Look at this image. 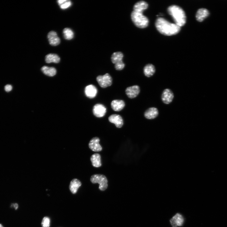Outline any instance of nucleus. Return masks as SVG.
<instances>
[{
    "label": "nucleus",
    "instance_id": "obj_1",
    "mask_svg": "<svg viewBox=\"0 0 227 227\" xmlns=\"http://www.w3.org/2000/svg\"><path fill=\"white\" fill-rule=\"evenodd\" d=\"M155 26L161 34L166 36L175 35L179 32L181 27L175 24L171 23L162 17L157 18L155 22Z\"/></svg>",
    "mask_w": 227,
    "mask_h": 227
},
{
    "label": "nucleus",
    "instance_id": "obj_2",
    "mask_svg": "<svg viewBox=\"0 0 227 227\" xmlns=\"http://www.w3.org/2000/svg\"><path fill=\"white\" fill-rule=\"evenodd\" d=\"M168 13L174 19L175 24L181 27L184 26L187 21V16L183 9L176 5L169 6L167 9Z\"/></svg>",
    "mask_w": 227,
    "mask_h": 227
},
{
    "label": "nucleus",
    "instance_id": "obj_3",
    "mask_svg": "<svg viewBox=\"0 0 227 227\" xmlns=\"http://www.w3.org/2000/svg\"><path fill=\"white\" fill-rule=\"evenodd\" d=\"M131 18L135 25L139 28L144 29L148 26L149 20L142 12L133 11L131 14Z\"/></svg>",
    "mask_w": 227,
    "mask_h": 227
},
{
    "label": "nucleus",
    "instance_id": "obj_4",
    "mask_svg": "<svg viewBox=\"0 0 227 227\" xmlns=\"http://www.w3.org/2000/svg\"><path fill=\"white\" fill-rule=\"evenodd\" d=\"M90 181L93 184H100L99 188L101 191H104L108 188V180L104 175L95 174L91 177Z\"/></svg>",
    "mask_w": 227,
    "mask_h": 227
},
{
    "label": "nucleus",
    "instance_id": "obj_5",
    "mask_svg": "<svg viewBox=\"0 0 227 227\" xmlns=\"http://www.w3.org/2000/svg\"><path fill=\"white\" fill-rule=\"evenodd\" d=\"M97 81L101 87L105 88L112 85V79L108 73L103 76H99L97 77Z\"/></svg>",
    "mask_w": 227,
    "mask_h": 227
},
{
    "label": "nucleus",
    "instance_id": "obj_6",
    "mask_svg": "<svg viewBox=\"0 0 227 227\" xmlns=\"http://www.w3.org/2000/svg\"><path fill=\"white\" fill-rule=\"evenodd\" d=\"M126 95L130 99H133L137 97L140 92V87L134 85L127 87L125 90Z\"/></svg>",
    "mask_w": 227,
    "mask_h": 227
},
{
    "label": "nucleus",
    "instance_id": "obj_7",
    "mask_svg": "<svg viewBox=\"0 0 227 227\" xmlns=\"http://www.w3.org/2000/svg\"><path fill=\"white\" fill-rule=\"evenodd\" d=\"M93 112L94 115L97 118L104 117L106 112V108L103 104H97L94 107Z\"/></svg>",
    "mask_w": 227,
    "mask_h": 227
},
{
    "label": "nucleus",
    "instance_id": "obj_8",
    "mask_svg": "<svg viewBox=\"0 0 227 227\" xmlns=\"http://www.w3.org/2000/svg\"><path fill=\"white\" fill-rule=\"evenodd\" d=\"M174 97V94L172 91L167 88L163 91L162 95V100L165 104H169L172 102Z\"/></svg>",
    "mask_w": 227,
    "mask_h": 227
},
{
    "label": "nucleus",
    "instance_id": "obj_9",
    "mask_svg": "<svg viewBox=\"0 0 227 227\" xmlns=\"http://www.w3.org/2000/svg\"><path fill=\"white\" fill-rule=\"evenodd\" d=\"M170 221L172 227H177L183 225L184 219L182 215L177 213L170 219Z\"/></svg>",
    "mask_w": 227,
    "mask_h": 227
},
{
    "label": "nucleus",
    "instance_id": "obj_10",
    "mask_svg": "<svg viewBox=\"0 0 227 227\" xmlns=\"http://www.w3.org/2000/svg\"><path fill=\"white\" fill-rule=\"evenodd\" d=\"M48 38L50 44L52 46H57L60 43V38L58 36L57 33L54 31H52L49 33Z\"/></svg>",
    "mask_w": 227,
    "mask_h": 227
},
{
    "label": "nucleus",
    "instance_id": "obj_11",
    "mask_svg": "<svg viewBox=\"0 0 227 227\" xmlns=\"http://www.w3.org/2000/svg\"><path fill=\"white\" fill-rule=\"evenodd\" d=\"M97 92V88L92 85H88L85 88V94L87 97L90 99L95 98L96 96Z\"/></svg>",
    "mask_w": 227,
    "mask_h": 227
},
{
    "label": "nucleus",
    "instance_id": "obj_12",
    "mask_svg": "<svg viewBox=\"0 0 227 227\" xmlns=\"http://www.w3.org/2000/svg\"><path fill=\"white\" fill-rule=\"evenodd\" d=\"M100 139L97 137L92 138L89 144V148L94 151L99 152L102 150L101 146L100 144Z\"/></svg>",
    "mask_w": 227,
    "mask_h": 227
},
{
    "label": "nucleus",
    "instance_id": "obj_13",
    "mask_svg": "<svg viewBox=\"0 0 227 227\" xmlns=\"http://www.w3.org/2000/svg\"><path fill=\"white\" fill-rule=\"evenodd\" d=\"M111 123L114 124L116 127L118 128L122 127L123 125V121L122 117L117 114H113L110 116L108 118Z\"/></svg>",
    "mask_w": 227,
    "mask_h": 227
},
{
    "label": "nucleus",
    "instance_id": "obj_14",
    "mask_svg": "<svg viewBox=\"0 0 227 227\" xmlns=\"http://www.w3.org/2000/svg\"><path fill=\"white\" fill-rule=\"evenodd\" d=\"M210 14V12L207 9L204 8H200L197 10L196 13V20L199 22H202L208 17Z\"/></svg>",
    "mask_w": 227,
    "mask_h": 227
},
{
    "label": "nucleus",
    "instance_id": "obj_15",
    "mask_svg": "<svg viewBox=\"0 0 227 227\" xmlns=\"http://www.w3.org/2000/svg\"><path fill=\"white\" fill-rule=\"evenodd\" d=\"M159 115V111L157 108L155 107L150 108L145 112L144 116L146 119L149 120L153 119L156 118Z\"/></svg>",
    "mask_w": 227,
    "mask_h": 227
},
{
    "label": "nucleus",
    "instance_id": "obj_16",
    "mask_svg": "<svg viewBox=\"0 0 227 227\" xmlns=\"http://www.w3.org/2000/svg\"><path fill=\"white\" fill-rule=\"evenodd\" d=\"M111 105L112 108L114 110L120 111L124 107L125 103L122 100H115L112 101Z\"/></svg>",
    "mask_w": 227,
    "mask_h": 227
},
{
    "label": "nucleus",
    "instance_id": "obj_17",
    "mask_svg": "<svg viewBox=\"0 0 227 227\" xmlns=\"http://www.w3.org/2000/svg\"><path fill=\"white\" fill-rule=\"evenodd\" d=\"M148 7V4L145 1H141L136 3L133 7V11L136 12H143Z\"/></svg>",
    "mask_w": 227,
    "mask_h": 227
},
{
    "label": "nucleus",
    "instance_id": "obj_18",
    "mask_svg": "<svg viewBox=\"0 0 227 227\" xmlns=\"http://www.w3.org/2000/svg\"><path fill=\"white\" fill-rule=\"evenodd\" d=\"M81 182L77 179H74L70 184L69 188L71 192L73 194H76L79 188L81 186Z\"/></svg>",
    "mask_w": 227,
    "mask_h": 227
},
{
    "label": "nucleus",
    "instance_id": "obj_19",
    "mask_svg": "<svg viewBox=\"0 0 227 227\" xmlns=\"http://www.w3.org/2000/svg\"><path fill=\"white\" fill-rule=\"evenodd\" d=\"M155 72V67L151 64H148L144 68V73L145 76L147 77L153 76Z\"/></svg>",
    "mask_w": 227,
    "mask_h": 227
},
{
    "label": "nucleus",
    "instance_id": "obj_20",
    "mask_svg": "<svg viewBox=\"0 0 227 227\" xmlns=\"http://www.w3.org/2000/svg\"><path fill=\"white\" fill-rule=\"evenodd\" d=\"M41 70L44 74L50 77L54 76L57 73L55 68L52 67L44 66L41 68Z\"/></svg>",
    "mask_w": 227,
    "mask_h": 227
},
{
    "label": "nucleus",
    "instance_id": "obj_21",
    "mask_svg": "<svg viewBox=\"0 0 227 227\" xmlns=\"http://www.w3.org/2000/svg\"><path fill=\"white\" fill-rule=\"evenodd\" d=\"M90 161L93 166L96 168H98L102 166L101 160V156L98 153L93 155L90 157Z\"/></svg>",
    "mask_w": 227,
    "mask_h": 227
},
{
    "label": "nucleus",
    "instance_id": "obj_22",
    "mask_svg": "<svg viewBox=\"0 0 227 227\" xmlns=\"http://www.w3.org/2000/svg\"><path fill=\"white\" fill-rule=\"evenodd\" d=\"M45 61L48 63H57L60 62V58L58 55L50 53L45 56Z\"/></svg>",
    "mask_w": 227,
    "mask_h": 227
},
{
    "label": "nucleus",
    "instance_id": "obj_23",
    "mask_svg": "<svg viewBox=\"0 0 227 227\" xmlns=\"http://www.w3.org/2000/svg\"><path fill=\"white\" fill-rule=\"evenodd\" d=\"M123 57V53L121 52L114 53L112 55L111 60L113 63L115 64L122 61Z\"/></svg>",
    "mask_w": 227,
    "mask_h": 227
},
{
    "label": "nucleus",
    "instance_id": "obj_24",
    "mask_svg": "<svg viewBox=\"0 0 227 227\" xmlns=\"http://www.w3.org/2000/svg\"><path fill=\"white\" fill-rule=\"evenodd\" d=\"M63 33L64 39L66 40H71L74 37V33L70 28H65L63 31Z\"/></svg>",
    "mask_w": 227,
    "mask_h": 227
},
{
    "label": "nucleus",
    "instance_id": "obj_25",
    "mask_svg": "<svg viewBox=\"0 0 227 227\" xmlns=\"http://www.w3.org/2000/svg\"><path fill=\"white\" fill-rule=\"evenodd\" d=\"M57 2L60 8L63 10L69 8L72 5V3L70 0H58Z\"/></svg>",
    "mask_w": 227,
    "mask_h": 227
},
{
    "label": "nucleus",
    "instance_id": "obj_26",
    "mask_svg": "<svg viewBox=\"0 0 227 227\" xmlns=\"http://www.w3.org/2000/svg\"><path fill=\"white\" fill-rule=\"evenodd\" d=\"M42 227H49L50 225V219L48 217H44L43 219L41 222Z\"/></svg>",
    "mask_w": 227,
    "mask_h": 227
},
{
    "label": "nucleus",
    "instance_id": "obj_27",
    "mask_svg": "<svg viewBox=\"0 0 227 227\" xmlns=\"http://www.w3.org/2000/svg\"><path fill=\"white\" fill-rule=\"evenodd\" d=\"M125 66V65L122 61L116 64H115V68L116 70L118 71H121L123 70Z\"/></svg>",
    "mask_w": 227,
    "mask_h": 227
},
{
    "label": "nucleus",
    "instance_id": "obj_28",
    "mask_svg": "<svg viewBox=\"0 0 227 227\" xmlns=\"http://www.w3.org/2000/svg\"><path fill=\"white\" fill-rule=\"evenodd\" d=\"M5 89L7 92H10L12 89V86L10 85H7L5 86Z\"/></svg>",
    "mask_w": 227,
    "mask_h": 227
},
{
    "label": "nucleus",
    "instance_id": "obj_29",
    "mask_svg": "<svg viewBox=\"0 0 227 227\" xmlns=\"http://www.w3.org/2000/svg\"><path fill=\"white\" fill-rule=\"evenodd\" d=\"M12 205L13 206V207L16 210L18 209V204L17 203L13 204Z\"/></svg>",
    "mask_w": 227,
    "mask_h": 227
},
{
    "label": "nucleus",
    "instance_id": "obj_30",
    "mask_svg": "<svg viewBox=\"0 0 227 227\" xmlns=\"http://www.w3.org/2000/svg\"><path fill=\"white\" fill-rule=\"evenodd\" d=\"M0 227H3V226L2 224H0Z\"/></svg>",
    "mask_w": 227,
    "mask_h": 227
}]
</instances>
